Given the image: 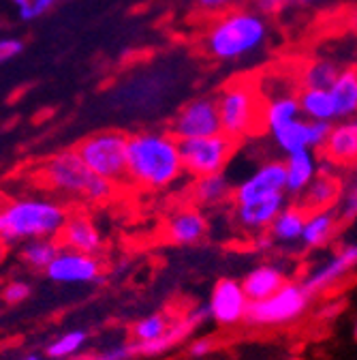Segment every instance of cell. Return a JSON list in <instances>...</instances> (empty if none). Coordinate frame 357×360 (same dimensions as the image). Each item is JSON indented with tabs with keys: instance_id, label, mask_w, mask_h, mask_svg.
<instances>
[{
	"instance_id": "17",
	"label": "cell",
	"mask_w": 357,
	"mask_h": 360,
	"mask_svg": "<svg viewBox=\"0 0 357 360\" xmlns=\"http://www.w3.org/2000/svg\"><path fill=\"white\" fill-rule=\"evenodd\" d=\"M210 318V307L206 309H193L189 311L184 318L171 322V326L167 328L165 335H161L159 339L154 341H144V343H133V352H135V356H159V354H165L167 349L180 345L195 328L201 326V322Z\"/></svg>"
},
{
	"instance_id": "34",
	"label": "cell",
	"mask_w": 357,
	"mask_h": 360,
	"mask_svg": "<svg viewBox=\"0 0 357 360\" xmlns=\"http://www.w3.org/2000/svg\"><path fill=\"white\" fill-rule=\"evenodd\" d=\"M58 0H11V7L22 22H34L54 9Z\"/></svg>"
},
{
	"instance_id": "32",
	"label": "cell",
	"mask_w": 357,
	"mask_h": 360,
	"mask_svg": "<svg viewBox=\"0 0 357 360\" xmlns=\"http://www.w3.org/2000/svg\"><path fill=\"white\" fill-rule=\"evenodd\" d=\"M169 326H171V320L165 313H152V315H148V318L133 324V339H135L137 343L154 341L161 335H165Z\"/></svg>"
},
{
	"instance_id": "3",
	"label": "cell",
	"mask_w": 357,
	"mask_h": 360,
	"mask_svg": "<svg viewBox=\"0 0 357 360\" xmlns=\"http://www.w3.org/2000/svg\"><path fill=\"white\" fill-rule=\"evenodd\" d=\"M69 221L67 208L43 195H22L0 210V236L7 245L32 238H58Z\"/></svg>"
},
{
	"instance_id": "42",
	"label": "cell",
	"mask_w": 357,
	"mask_h": 360,
	"mask_svg": "<svg viewBox=\"0 0 357 360\" xmlns=\"http://www.w3.org/2000/svg\"><path fill=\"white\" fill-rule=\"evenodd\" d=\"M22 360H43V358H41L39 354H28V356H24Z\"/></svg>"
},
{
	"instance_id": "39",
	"label": "cell",
	"mask_w": 357,
	"mask_h": 360,
	"mask_svg": "<svg viewBox=\"0 0 357 360\" xmlns=\"http://www.w3.org/2000/svg\"><path fill=\"white\" fill-rule=\"evenodd\" d=\"M133 356H135V352H133V345H118V347L101 352L99 360H130Z\"/></svg>"
},
{
	"instance_id": "27",
	"label": "cell",
	"mask_w": 357,
	"mask_h": 360,
	"mask_svg": "<svg viewBox=\"0 0 357 360\" xmlns=\"http://www.w3.org/2000/svg\"><path fill=\"white\" fill-rule=\"evenodd\" d=\"M332 99L336 108V120H346L357 116V67H342L334 79Z\"/></svg>"
},
{
	"instance_id": "35",
	"label": "cell",
	"mask_w": 357,
	"mask_h": 360,
	"mask_svg": "<svg viewBox=\"0 0 357 360\" xmlns=\"http://www.w3.org/2000/svg\"><path fill=\"white\" fill-rule=\"evenodd\" d=\"M255 9L261 11L263 15H270L289 7H310V5H317L321 0H252Z\"/></svg>"
},
{
	"instance_id": "18",
	"label": "cell",
	"mask_w": 357,
	"mask_h": 360,
	"mask_svg": "<svg viewBox=\"0 0 357 360\" xmlns=\"http://www.w3.org/2000/svg\"><path fill=\"white\" fill-rule=\"evenodd\" d=\"M344 191V183L340 178V169L321 161L319 174L312 180L310 187L299 195V204L306 210H319V208H334Z\"/></svg>"
},
{
	"instance_id": "14",
	"label": "cell",
	"mask_w": 357,
	"mask_h": 360,
	"mask_svg": "<svg viewBox=\"0 0 357 360\" xmlns=\"http://www.w3.org/2000/svg\"><path fill=\"white\" fill-rule=\"evenodd\" d=\"M321 161L336 169H353L357 165V116L336 120L321 148Z\"/></svg>"
},
{
	"instance_id": "43",
	"label": "cell",
	"mask_w": 357,
	"mask_h": 360,
	"mask_svg": "<svg viewBox=\"0 0 357 360\" xmlns=\"http://www.w3.org/2000/svg\"><path fill=\"white\" fill-rule=\"evenodd\" d=\"M79 360H99V354H93V356H83Z\"/></svg>"
},
{
	"instance_id": "5",
	"label": "cell",
	"mask_w": 357,
	"mask_h": 360,
	"mask_svg": "<svg viewBox=\"0 0 357 360\" xmlns=\"http://www.w3.org/2000/svg\"><path fill=\"white\" fill-rule=\"evenodd\" d=\"M222 133L234 140H244L261 124L263 95L248 79H234L225 84L216 95Z\"/></svg>"
},
{
	"instance_id": "19",
	"label": "cell",
	"mask_w": 357,
	"mask_h": 360,
	"mask_svg": "<svg viewBox=\"0 0 357 360\" xmlns=\"http://www.w3.org/2000/svg\"><path fill=\"white\" fill-rule=\"evenodd\" d=\"M208 234V219L203 210L197 206H184L177 208L175 212L169 214L165 223V236L173 245H197L206 238Z\"/></svg>"
},
{
	"instance_id": "1",
	"label": "cell",
	"mask_w": 357,
	"mask_h": 360,
	"mask_svg": "<svg viewBox=\"0 0 357 360\" xmlns=\"http://www.w3.org/2000/svg\"><path fill=\"white\" fill-rule=\"evenodd\" d=\"M184 163L180 140L171 131H137L128 135V185L163 191L182 178Z\"/></svg>"
},
{
	"instance_id": "45",
	"label": "cell",
	"mask_w": 357,
	"mask_h": 360,
	"mask_svg": "<svg viewBox=\"0 0 357 360\" xmlns=\"http://www.w3.org/2000/svg\"><path fill=\"white\" fill-rule=\"evenodd\" d=\"M62 360H73V358H62Z\"/></svg>"
},
{
	"instance_id": "33",
	"label": "cell",
	"mask_w": 357,
	"mask_h": 360,
	"mask_svg": "<svg viewBox=\"0 0 357 360\" xmlns=\"http://www.w3.org/2000/svg\"><path fill=\"white\" fill-rule=\"evenodd\" d=\"M336 210L340 214L342 223H349L353 219H357V165L351 169V176L344 185V191L336 204Z\"/></svg>"
},
{
	"instance_id": "13",
	"label": "cell",
	"mask_w": 357,
	"mask_h": 360,
	"mask_svg": "<svg viewBox=\"0 0 357 360\" xmlns=\"http://www.w3.org/2000/svg\"><path fill=\"white\" fill-rule=\"evenodd\" d=\"M46 277L60 285L101 283V264L97 255L62 247L58 257L48 266Z\"/></svg>"
},
{
	"instance_id": "10",
	"label": "cell",
	"mask_w": 357,
	"mask_h": 360,
	"mask_svg": "<svg viewBox=\"0 0 357 360\" xmlns=\"http://www.w3.org/2000/svg\"><path fill=\"white\" fill-rule=\"evenodd\" d=\"M334 122L328 120H308L306 116H299L274 131H270L274 146L287 157L297 150H321L328 135L332 131Z\"/></svg>"
},
{
	"instance_id": "37",
	"label": "cell",
	"mask_w": 357,
	"mask_h": 360,
	"mask_svg": "<svg viewBox=\"0 0 357 360\" xmlns=\"http://www.w3.org/2000/svg\"><path fill=\"white\" fill-rule=\"evenodd\" d=\"M24 41L20 37H3L0 39V60H13L24 54Z\"/></svg>"
},
{
	"instance_id": "40",
	"label": "cell",
	"mask_w": 357,
	"mask_h": 360,
	"mask_svg": "<svg viewBox=\"0 0 357 360\" xmlns=\"http://www.w3.org/2000/svg\"><path fill=\"white\" fill-rule=\"evenodd\" d=\"M212 349H214V341L212 339H197V341H193L189 345V356L201 358V356H208Z\"/></svg>"
},
{
	"instance_id": "16",
	"label": "cell",
	"mask_w": 357,
	"mask_h": 360,
	"mask_svg": "<svg viewBox=\"0 0 357 360\" xmlns=\"http://www.w3.org/2000/svg\"><path fill=\"white\" fill-rule=\"evenodd\" d=\"M355 266H357V243H351V245H344L340 251H336L328 262L319 264L302 283L312 296H317L334 288L336 283H340Z\"/></svg>"
},
{
	"instance_id": "30",
	"label": "cell",
	"mask_w": 357,
	"mask_h": 360,
	"mask_svg": "<svg viewBox=\"0 0 357 360\" xmlns=\"http://www.w3.org/2000/svg\"><path fill=\"white\" fill-rule=\"evenodd\" d=\"M342 67L332 58H312L299 71V84L310 88H332Z\"/></svg>"
},
{
	"instance_id": "21",
	"label": "cell",
	"mask_w": 357,
	"mask_h": 360,
	"mask_svg": "<svg viewBox=\"0 0 357 360\" xmlns=\"http://www.w3.org/2000/svg\"><path fill=\"white\" fill-rule=\"evenodd\" d=\"M58 240L67 249L93 253V255H97L103 247V238H101V232L95 225V221L90 217L81 214V212L69 214V221L62 228Z\"/></svg>"
},
{
	"instance_id": "28",
	"label": "cell",
	"mask_w": 357,
	"mask_h": 360,
	"mask_svg": "<svg viewBox=\"0 0 357 360\" xmlns=\"http://www.w3.org/2000/svg\"><path fill=\"white\" fill-rule=\"evenodd\" d=\"M299 105L302 114L308 120H328L336 122V108L330 88H310L302 86L299 88Z\"/></svg>"
},
{
	"instance_id": "38",
	"label": "cell",
	"mask_w": 357,
	"mask_h": 360,
	"mask_svg": "<svg viewBox=\"0 0 357 360\" xmlns=\"http://www.w3.org/2000/svg\"><path fill=\"white\" fill-rule=\"evenodd\" d=\"M240 0H197V5L208 13H222L227 9H234Z\"/></svg>"
},
{
	"instance_id": "6",
	"label": "cell",
	"mask_w": 357,
	"mask_h": 360,
	"mask_svg": "<svg viewBox=\"0 0 357 360\" xmlns=\"http://www.w3.org/2000/svg\"><path fill=\"white\" fill-rule=\"evenodd\" d=\"M75 150L95 174L122 185L128 178V135L120 131H99L81 140Z\"/></svg>"
},
{
	"instance_id": "8",
	"label": "cell",
	"mask_w": 357,
	"mask_h": 360,
	"mask_svg": "<svg viewBox=\"0 0 357 360\" xmlns=\"http://www.w3.org/2000/svg\"><path fill=\"white\" fill-rule=\"evenodd\" d=\"M234 138L227 133L206 135V138H193V140H180V153L184 172L191 178H201L208 174H218L225 169L229 159L236 150Z\"/></svg>"
},
{
	"instance_id": "9",
	"label": "cell",
	"mask_w": 357,
	"mask_h": 360,
	"mask_svg": "<svg viewBox=\"0 0 357 360\" xmlns=\"http://www.w3.org/2000/svg\"><path fill=\"white\" fill-rule=\"evenodd\" d=\"M169 131L177 140H193L222 131L216 97H197L175 114Z\"/></svg>"
},
{
	"instance_id": "24",
	"label": "cell",
	"mask_w": 357,
	"mask_h": 360,
	"mask_svg": "<svg viewBox=\"0 0 357 360\" xmlns=\"http://www.w3.org/2000/svg\"><path fill=\"white\" fill-rule=\"evenodd\" d=\"M287 283H289L287 273L276 264H259L252 270H248L246 277L242 279V285H244L250 302L270 298Z\"/></svg>"
},
{
	"instance_id": "11",
	"label": "cell",
	"mask_w": 357,
	"mask_h": 360,
	"mask_svg": "<svg viewBox=\"0 0 357 360\" xmlns=\"http://www.w3.org/2000/svg\"><path fill=\"white\" fill-rule=\"evenodd\" d=\"M208 307H210V318L218 326L229 328L240 322H246L250 298H248L242 281L225 277L214 283Z\"/></svg>"
},
{
	"instance_id": "25",
	"label": "cell",
	"mask_w": 357,
	"mask_h": 360,
	"mask_svg": "<svg viewBox=\"0 0 357 360\" xmlns=\"http://www.w3.org/2000/svg\"><path fill=\"white\" fill-rule=\"evenodd\" d=\"M306 219H308V210L302 204H287L278 212L274 223L270 225L267 234H270L272 240L278 245H285V247L297 245V243H302Z\"/></svg>"
},
{
	"instance_id": "41",
	"label": "cell",
	"mask_w": 357,
	"mask_h": 360,
	"mask_svg": "<svg viewBox=\"0 0 357 360\" xmlns=\"http://www.w3.org/2000/svg\"><path fill=\"white\" fill-rule=\"evenodd\" d=\"M349 20H351V26L357 30V7L353 9V13H351V18H349Z\"/></svg>"
},
{
	"instance_id": "29",
	"label": "cell",
	"mask_w": 357,
	"mask_h": 360,
	"mask_svg": "<svg viewBox=\"0 0 357 360\" xmlns=\"http://www.w3.org/2000/svg\"><path fill=\"white\" fill-rule=\"evenodd\" d=\"M60 251H62V245L58 238H32V240L22 243L20 259L32 270H43V273H46L48 266L58 257Z\"/></svg>"
},
{
	"instance_id": "2",
	"label": "cell",
	"mask_w": 357,
	"mask_h": 360,
	"mask_svg": "<svg viewBox=\"0 0 357 360\" xmlns=\"http://www.w3.org/2000/svg\"><path fill=\"white\" fill-rule=\"evenodd\" d=\"M270 39V24L257 9L234 7L218 13L206 28L201 45L218 63H238L255 56Z\"/></svg>"
},
{
	"instance_id": "36",
	"label": "cell",
	"mask_w": 357,
	"mask_h": 360,
	"mask_svg": "<svg viewBox=\"0 0 357 360\" xmlns=\"http://www.w3.org/2000/svg\"><path fill=\"white\" fill-rule=\"evenodd\" d=\"M30 294H32L30 283L20 281V279H13V281H9V283L3 288V302H5V304H20V302H24V300H28Z\"/></svg>"
},
{
	"instance_id": "31",
	"label": "cell",
	"mask_w": 357,
	"mask_h": 360,
	"mask_svg": "<svg viewBox=\"0 0 357 360\" xmlns=\"http://www.w3.org/2000/svg\"><path fill=\"white\" fill-rule=\"evenodd\" d=\"M88 341V335L83 330H69L54 339L52 343L46 345V356L50 360H62V358H73Z\"/></svg>"
},
{
	"instance_id": "12",
	"label": "cell",
	"mask_w": 357,
	"mask_h": 360,
	"mask_svg": "<svg viewBox=\"0 0 357 360\" xmlns=\"http://www.w3.org/2000/svg\"><path fill=\"white\" fill-rule=\"evenodd\" d=\"M283 191H287V165L281 159H267L234 189L231 204L238 206L261 198H270Z\"/></svg>"
},
{
	"instance_id": "15",
	"label": "cell",
	"mask_w": 357,
	"mask_h": 360,
	"mask_svg": "<svg viewBox=\"0 0 357 360\" xmlns=\"http://www.w3.org/2000/svg\"><path fill=\"white\" fill-rule=\"evenodd\" d=\"M287 204H289V193L283 191L270 198H261L255 202L234 206V217L240 230L248 234H263L270 230V225Z\"/></svg>"
},
{
	"instance_id": "26",
	"label": "cell",
	"mask_w": 357,
	"mask_h": 360,
	"mask_svg": "<svg viewBox=\"0 0 357 360\" xmlns=\"http://www.w3.org/2000/svg\"><path fill=\"white\" fill-rule=\"evenodd\" d=\"M195 183L191 187V195L199 206L212 208V206H220L225 202H231L234 198V189L229 178L218 172V174H208L201 178H193Z\"/></svg>"
},
{
	"instance_id": "22",
	"label": "cell",
	"mask_w": 357,
	"mask_h": 360,
	"mask_svg": "<svg viewBox=\"0 0 357 360\" xmlns=\"http://www.w3.org/2000/svg\"><path fill=\"white\" fill-rule=\"evenodd\" d=\"M340 214L334 208H319V210H308V219L304 225V234H302V247L304 249H321L325 247L334 234L340 228Z\"/></svg>"
},
{
	"instance_id": "20",
	"label": "cell",
	"mask_w": 357,
	"mask_h": 360,
	"mask_svg": "<svg viewBox=\"0 0 357 360\" xmlns=\"http://www.w3.org/2000/svg\"><path fill=\"white\" fill-rule=\"evenodd\" d=\"M263 95V114H261V124L270 133L299 116L302 105H299V93L295 88H278L276 93H261Z\"/></svg>"
},
{
	"instance_id": "4",
	"label": "cell",
	"mask_w": 357,
	"mask_h": 360,
	"mask_svg": "<svg viewBox=\"0 0 357 360\" xmlns=\"http://www.w3.org/2000/svg\"><path fill=\"white\" fill-rule=\"evenodd\" d=\"M36 176L54 193L88 204H101L109 200L118 187L88 167L75 148L56 153L48 161H43Z\"/></svg>"
},
{
	"instance_id": "7",
	"label": "cell",
	"mask_w": 357,
	"mask_h": 360,
	"mask_svg": "<svg viewBox=\"0 0 357 360\" xmlns=\"http://www.w3.org/2000/svg\"><path fill=\"white\" fill-rule=\"evenodd\" d=\"M310 298H312V294L306 290L304 283L289 281L270 298L250 302L246 324H250L255 328H270V326L291 324L308 311Z\"/></svg>"
},
{
	"instance_id": "44",
	"label": "cell",
	"mask_w": 357,
	"mask_h": 360,
	"mask_svg": "<svg viewBox=\"0 0 357 360\" xmlns=\"http://www.w3.org/2000/svg\"><path fill=\"white\" fill-rule=\"evenodd\" d=\"M355 341H357V324H355Z\"/></svg>"
},
{
	"instance_id": "23",
	"label": "cell",
	"mask_w": 357,
	"mask_h": 360,
	"mask_svg": "<svg viewBox=\"0 0 357 360\" xmlns=\"http://www.w3.org/2000/svg\"><path fill=\"white\" fill-rule=\"evenodd\" d=\"M285 165H287V193L291 198H299L310 187L312 180L317 178L321 161L317 159L315 150L306 148L287 155Z\"/></svg>"
}]
</instances>
